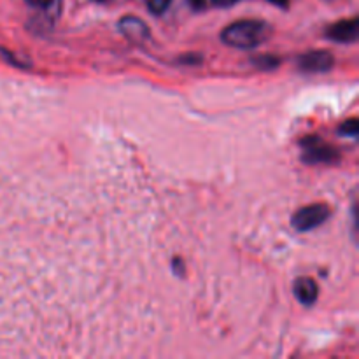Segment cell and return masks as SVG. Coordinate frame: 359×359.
<instances>
[{
  "instance_id": "cell-1",
  "label": "cell",
  "mask_w": 359,
  "mask_h": 359,
  "mask_svg": "<svg viewBox=\"0 0 359 359\" xmlns=\"http://www.w3.org/2000/svg\"><path fill=\"white\" fill-rule=\"evenodd\" d=\"M272 34V28L262 20H241L228 25L221 34L224 44L238 49H252L263 44Z\"/></svg>"
},
{
  "instance_id": "cell-2",
  "label": "cell",
  "mask_w": 359,
  "mask_h": 359,
  "mask_svg": "<svg viewBox=\"0 0 359 359\" xmlns=\"http://www.w3.org/2000/svg\"><path fill=\"white\" fill-rule=\"evenodd\" d=\"M305 163H333L339 160V151L319 137H309L302 142Z\"/></svg>"
},
{
  "instance_id": "cell-3",
  "label": "cell",
  "mask_w": 359,
  "mask_h": 359,
  "mask_svg": "<svg viewBox=\"0 0 359 359\" xmlns=\"http://www.w3.org/2000/svg\"><path fill=\"white\" fill-rule=\"evenodd\" d=\"M330 217V207L325 203H312V205L304 207L293 216V226L298 231H311L314 228L321 226Z\"/></svg>"
},
{
  "instance_id": "cell-4",
  "label": "cell",
  "mask_w": 359,
  "mask_h": 359,
  "mask_svg": "<svg viewBox=\"0 0 359 359\" xmlns=\"http://www.w3.org/2000/svg\"><path fill=\"white\" fill-rule=\"evenodd\" d=\"M335 63V58L330 51L325 49H318V51H309L304 56L298 58V67L305 72H326Z\"/></svg>"
},
{
  "instance_id": "cell-5",
  "label": "cell",
  "mask_w": 359,
  "mask_h": 359,
  "mask_svg": "<svg viewBox=\"0 0 359 359\" xmlns=\"http://www.w3.org/2000/svg\"><path fill=\"white\" fill-rule=\"evenodd\" d=\"M118 27L121 30V34L128 41L135 42V44H142V42H146L149 39V28H147V25L135 16L121 18Z\"/></svg>"
},
{
  "instance_id": "cell-6",
  "label": "cell",
  "mask_w": 359,
  "mask_h": 359,
  "mask_svg": "<svg viewBox=\"0 0 359 359\" xmlns=\"http://www.w3.org/2000/svg\"><path fill=\"white\" fill-rule=\"evenodd\" d=\"M326 37L335 42H342V44L354 42L358 39V18H349V20H342L332 25L330 28H326Z\"/></svg>"
},
{
  "instance_id": "cell-7",
  "label": "cell",
  "mask_w": 359,
  "mask_h": 359,
  "mask_svg": "<svg viewBox=\"0 0 359 359\" xmlns=\"http://www.w3.org/2000/svg\"><path fill=\"white\" fill-rule=\"evenodd\" d=\"M294 297L298 298L302 305H312L316 300H318V284H316L314 279L311 277H300L297 279L293 286Z\"/></svg>"
},
{
  "instance_id": "cell-8",
  "label": "cell",
  "mask_w": 359,
  "mask_h": 359,
  "mask_svg": "<svg viewBox=\"0 0 359 359\" xmlns=\"http://www.w3.org/2000/svg\"><path fill=\"white\" fill-rule=\"evenodd\" d=\"M28 6L35 7V9L42 11L49 21H55L62 13V0H25Z\"/></svg>"
},
{
  "instance_id": "cell-9",
  "label": "cell",
  "mask_w": 359,
  "mask_h": 359,
  "mask_svg": "<svg viewBox=\"0 0 359 359\" xmlns=\"http://www.w3.org/2000/svg\"><path fill=\"white\" fill-rule=\"evenodd\" d=\"M339 133L342 137H351V139H356L358 133H359V126H358V119L356 118H351L344 123L342 126L339 128Z\"/></svg>"
},
{
  "instance_id": "cell-10",
  "label": "cell",
  "mask_w": 359,
  "mask_h": 359,
  "mask_svg": "<svg viewBox=\"0 0 359 359\" xmlns=\"http://www.w3.org/2000/svg\"><path fill=\"white\" fill-rule=\"evenodd\" d=\"M170 4L172 0H147V9L153 14H156V16H160V14H163L170 7Z\"/></svg>"
},
{
  "instance_id": "cell-11",
  "label": "cell",
  "mask_w": 359,
  "mask_h": 359,
  "mask_svg": "<svg viewBox=\"0 0 359 359\" xmlns=\"http://www.w3.org/2000/svg\"><path fill=\"white\" fill-rule=\"evenodd\" d=\"M210 2L217 7H231L235 6V4L241 2V0H210Z\"/></svg>"
},
{
  "instance_id": "cell-12",
  "label": "cell",
  "mask_w": 359,
  "mask_h": 359,
  "mask_svg": "<svg viewBox=\"0 0 359 359\" xmlns=\"http://www.w3.org/2000/svg\"><path fill=\"white\" fill-rule=\"evenodd\" d=\"M186 2H188L189 6H191V9L195 11H200L205 7V0H186Z\"/></svg>"
},
{
  "instance_id": "cell-13",
  "label": "cell",
  "mask_w": 359,
  "mask_h": 359,
  "mask_svg": "<svg viewBox=\"0 0 359 359\" xmlns=\"http://www.w3.org/2000/svg\"><path fill=\"white\" fill-rule=\"evenodd\" d=\"M266 2L273 4V6L280 7V9H286V7L290 6V0H266Z\"/></svg>"
}]
</instances>
